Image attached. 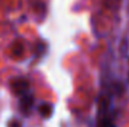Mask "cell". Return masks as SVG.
<instances>
[{
	"label": "cell",
	"mask_w": 129,
	"mask_h": 127,
	"mask_svg": "<svg viewBox=\"0 0 129 127\" xmlns=\"http://www.w3.org/2000/svg\"><path fill=\"white\" fill-rule=\"evenodd\" d=\"M11 88H13V91H14L16 95L23 96V95L28 93L29 82H28L25 79H16V80L11 84Z\"/></svg>",
	"instance_id": "cell-1"
},
{
	"label": "cell",
	"mask_w": 129,
	"mask_h": 127,
	"mask_svg": "<svg viewBox=\"0 0 129 127\" xmlns=\"http://www.w3.org/2000/svg\"><path fill=\"white\" fill-rule=\"evenodd\" d=\"M33 105H34V98H33V96L30 93H25V95H23L20 97V110L24 113L29 112L31 110Z\"/></svg>",
	"instance_id": "cell-2"
},
{
	"label": "cell",
	"mask_w": 129,
	"mask_h": 127,
	"mask_svg": "<svg viewBox=\"0 0 129 127\" xmlns=\"http://www.w3.org/2000/svg\"><path fill=\"white\" fill-rule=\"evenodd\" d=\"M38 111L44 118H49L53 115V106L50 103H42V105H39Z\"/></svg>",
	"instance_id": "cell-3"
},
{
	"label": "cell",
	"mask_w": 129,
	"mask_h": 127,
	"mask_svg": "<svg viewBox=\"0 0 129 127\" xmlns=\"http://www.w3.org/2000/svg\"><path fill=\"white\" fill-rule=\"evenodd\" d=\"M98 127H117V126H115V123H114L113 121H110V120H108V118H104V120H102V121L99 122Z\"/></svg>",
	"instance_id": "cell-4"
},
{
	"label": "cell",
	"mask_w": 129,
	"mask_h": 127,
	"mask_svg": "<svg viewBox=\"0 0 129 127\" xmlns=\"http://www.w3.org/2000/svg\"><path fill=\"white\" fill-rule=\"evenodd\" d=\"M8 127H21V123H20L19 121H16V120H13V121L9 122Z\"/></svg>",
	"instance_id": "cell-5"
}]
</instances>
